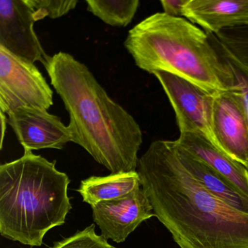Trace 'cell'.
Returning a JSON list of instances; mask_svg holds the SVG:
<instances>
[{"mask_svg":"<svg viewBox=\"0 0 248 248\" xmlns=\"http://www.w3.org/2000/svg\"><path fill=\"white\" fill-rule=\"evenodd\" d=\"M64 172L31 151L0 166V233L30 246H41L47 232L64 224L72 209Z\"/></svg>","mask_w":248,"mask_h":248,"instance_id":"obj_4","label":"cell"},{"mask_svg":"<svg viewBox=\"0 0 248 248\" xmlns=\"http://www.w3.org/2000/svg\"><path fill=\"white\" fill-rule=\"evenodd\" d=\"M34 10L27 0L0 1V46L31 63L46 66V54L34 31Z\"/></svg>","mask_w":248,"mask_h":248,"instance_id":"obj_8","label":"cell"},{"mask_svg":"<svg viewBox=\"0 0 248 248\" xmlns=\"http://www.w3.org/2000/svg\"><path fill=\"white\" fill-rule=\"evenodd\" d=\"M88 11L112 27H125L139 9V0H87Z\"/></svg>","mask_w":248,"mask_h":248,"instance_id":"obj_15","label":"cell"},{"mask_svg":"<svg viewBox=\"0 0 248 248\" xmlns=\"http://www.w3.org/2000/svg\"><path fill=\"white\" fill-rule=\"evenodd\" d=\"M140 186V178L136 171L107 176L90 177L82 181L78 191L82 195L83 201L92 206L99 202L123 197Z\"/></svg>","mask_w":248,"mask_h":248,"instance_id":"obj_14","label":"cell"},{"mask_svg":"<svg viewBox=\"0 0 248 248\" xmlns=\"http://www.w3.org/2000/svg\"><path fill=\"white\" fill-rule=\"evenodd\" d=\"M8 115V124L24 150L63 149L66 143L72 142L68 126L47 110L21 107Z\"/></svg>","mask_w":248,"mask_h":248,"instance_id":"obj_10","label":"cell"},{"mask_svg":"<svg viewBox=\"0 0 248 248\" xmlns=\"http://www.w3.org/2000/svg\"><path fill=\"white\" fill-rule=\"evenodd\" d=\"M184 16L207 34L248 26V0H188Z\"/></svg>","mask_w":248,"mask_h":248,"instance_id":"obj_11","label":"cell"},{"mask_svg":"<svg viewBox=\"0 0 248 248\" xmlns=\"http://www.w3.org/2000/svg\"><path fill=\"white\" fill-rule=\"evenodd\" d=\"M45 68L69 114L72 142L111 174L137 171L143 134L134 117L69 53H56Z\"/></svg>","mask_w":248,"mask_h":248,"instance_id":"obj_2","label":"cell"},{"mask_svg":"<svg viewBox=\"0 0 248 248\" xmlns=\"http://www.w3.org/2000/svg\"><path fill=\"white\" fill-rule=\"evenodd\" d=\"M211 127L216 146L248 170V121L240 88L213 94Z\"/></svg>","mask_w":248,"mask_h":248,"instance_id":"obj_7","label":"cell"},{"mask_svg":"<svg viewBox=\"0 0 248 248\" xmlns=\"http://www.w3.org/2000/svg\"><path fill=\"white\" fill-rule=\"evenodd\" d=\"M137 172L155 217L180 248H248V214L215 197L188 172L175 140L152 142Z\"/></svg>","mask_w":248,"mask_h":248,"instance_id":"obj_1","label":"cell"},{"mask_svg":"<svg viewBox=\"0 0 248 248\" xmlns=\"http://www.w3.org/2000/svg\"><path fill=\"white\" fill-rule=\"evenodd\" d=\"M208 34L248 70V26L225 29L217 34Z\"/></svg>","mask_w":248,"mask_h":248,"instance_id":"obj_16","label":"cell"},{"mask_svg":"<svg viewBox=\"0 0 248 248\" xmlns=\"http://www.w3.org/2000/svg\"><path fill=\"white\" fill-rule=\"evenodd\" d=\"M177 143L226 178L248 198V170L213 144L207 138L194 133H181Z\"/></svg>","mask_w":248,"mask_h":248,"instance_id":"obj_12","label":"cell"},{"mask_svg":"<svg viewBox=\"0 0 248 248\" xmlns=\"http://www.w3.org/2000/svg\"><path fill=\"white\" fill-rule=\"evenodd\" d=\"M212 43L214 45L219 53H220L226 63L229 65L234 77L235 82L240 88L242 93V98H243L244 104H245V110H246L247 117L248 121V70L244 67L237 61L235 60L229 53L223 50L217 43L212 38L209 34Z\"/></svg>","mask_w":248,"mask_h":248,"instance_id":"obj_19","label":"cell"},{"mask_svg":"<svg viewBox=\"0 0 248 248\" xmlns=\"http://www.w3.org/2000/svg\"><path fill=\"white\" fill-rule=\"evenodd\" d=\"M91 207L101 236L117 243L124 242L142 222L155 216L150 202L140 187L123 197L99 202Z\"/></svg>","mask_w":248,"mask_h":248,"instance_id":"obj_9","label":"cell"},{"mask_svg":"<svg viewBox=\"0 0 248 248\" xmlns=\"http://www.w3.org/2000/svg\"><path fill=\"white\" fill-rule=\"evenodd\" d=\"M53 248H116L109 245L107 239L98 236L95 232V224L78 232L73 236L55 243Z\"/></svg>","mask_w":248,"mask_h":248,"instance_id":"obj_18","label":"cell"},{"mask_svg":"<svg viewBox=\"0 0 248 248\" xmlns=\"http://www.w3.org/2000/svg\"><path fill=\"white\" fill-rule=\"evenodd\" d=\"M34 10L36 21L46 17L56 19L69 14L78 5V0H27Z\"/></svg>","mask_w":248,"mask_h":248,"instance_id":"obj_17","label":"cell"},{"mask_svg":"<svg viewBox=\"0 0 248 248\" xmlns=\"http://www.w3.org/2000/svg\"><path fill=\"white\" fill-rule=\"evenodd\" d=\"M124 47L139 69L184 78L211 94L236 88L234 77L208 34L179 17L157 13L128 31Z\"/></svg>","mask_w":248,"mask_h":248,"instance_id":"obj_3","label":"cell"},{"mask_svg":"<svg viewBox=\"0 0 248 248\" xmlns=\"http://www.w3.org/2000/svg\"><path fill=\"white\" fill-rule=\"evenodd\" d=\"M53 92L34 63L0 46V110L9 114L21 107L48 109Z\"/></svg>","mask_w":248,"mask_h":248,"instance_id":"obj_5","label":"cell"},{"mask_svg":"<svg viewBox=\"0 0 248 248\" xmlns=\"http://www.w3.org/2000/svg\"><path fill=\"white\" fill-rule=\"evenodd\" d=\"M175 111L180 133H194L216 145L211 127L213 94L172 74L154 72Z\"/></svg>","mask_w":248,"mask_h":248,"instance_id":"obj_6","label":"cell"},{"mask_svg":"<svg viewBox=\"0 0 248 248\" xmlns=\"http://www.w3.org/2000/svg\"><path fill=\"white\" fill-rule=\"evenodd\" d=\"M6 114H4L1 111V127H2V137H1V149L3 146L4 137L5 136V131L7 130V123H8V118L6 117Z\"/></svg>","mask_w":248,"mask_h":248,"instance_id":"obj_21","label":"cell"},{"mask_svg":"<svg viewBox=\"0 0 248 248\" xmlns=\"http://www.w3.org/2000/svg\"><path fill=\"white\" fill-rule=\"evenodd\" d=\"M175 141L183 165L209 192L231 207L248 214V198L239 193L226 178Z\"/></svg>","mask_w":248,"mask_h":248,"instance_id":"obj_13","label":"cell"},{"mask_svg":"<svg viewBox=\"0 0 248 248\" xmlns=\"http://www.w3.org/2000/svg\"><path fill=\"white\" fill-rule=\"evenodd\" d=\"M188 2V0H162L160 3L165 14L181 18L184 16V7Z\"/></svg>","mask_w":248,"mask_h":248,"instance_id":"obj_20","label":"cell"}]
</instances>
